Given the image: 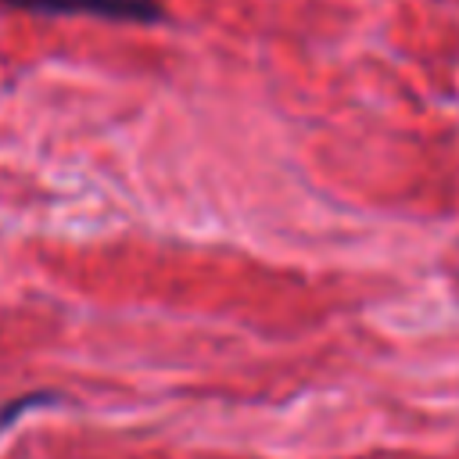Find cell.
Here are the masks:
<instances>
[{"label": "cell", "instance_id": "6da1fadb", "mask_svg": "<svg viewBox=\"0 0 459 459\" xmlns=\"http://www.w3.org/2000/svg\"><path fill=\"white\" fill-rule=\"evenodd\" d=\"M4 4L22 11H39V14H93V18L133 22V25H151L165 18L161 4L154 0H4Z\"/></svg>", "mask_w": 459, "mask_h": 459}, {"label": "cell", "instance_id": "7a4b0ae2", "mask_svg": "<svg viewBox=\"0 0 459 459\" xmlns=\"http://www.w3.org/2000/svg\"><path fill=\"white\" fill-rule=\"evenodd\" d=\"M54 402H57V394H54V391H32V394H22V398L7 402V405L0 409V430H4V427H11L22 412H29V409H36V405H54Z\"/></svg>", "mask_w": 459, "mask_h": 459}]
</instances>
